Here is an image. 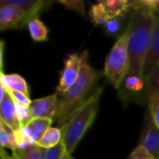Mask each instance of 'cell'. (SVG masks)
I'll return each instance as SVG.
<instances>
[{
    "mask_svg": "<svg viewBox=\"0 0 159 159\" xmlns=\"http://www.w3.org/2000/svg\"><path fill=\"white\" fill-rule=\"evenodd\" d=\"M129 67L128 50V33L125 30L110 50L104 65L103 75L116 89L126 77Z\"/></svg>",
    "mask_w": 159,
    "mask_h": 159,
    "instance_id": "4",
    "label": "cell"
},
{
    "mask_svg": "<svg viewBox=\"0 0 159 159\" xmlns=\"http://www.w3.org/2000/svg\"><path fill=\"white\" fill-rule=\"evenodd\" d=\"M102 3L112 18L126 17L131 11L129 0H104Z\"/></svg>",
    "mask_w": 159,
    "mask_h": 159,
    "instance_id": "15",
    "label": "cell"
},
{
    "mask_svg": "<svg viewBox=\"0 0 159 159\" xmlns=\"http://www.w3.org/2000/svg\"><path fill=\"white\" fill-rule=\"evenodd\" d=\"M89 17L96 25L102 27H103L112 19V17L107 12L102 1H99L98 3L91 6L89 10Z\"/></svg>",
    "mask_w": 159,
    "mask_h": 159,
    "instance_id": "18",
    "label": "cell"
},
{
    "mask_svg": "<svg viewBox=\"0 0 159 159\" xmlns=\"http://www.w3.org/2000/svg\"><path fill=\"white\" fill-rule=\"evenodd\" d=\"M4 48H5V42L1 41V48H0V61H1V72H3L4 67Z\"/></svg>",
    "mask_w": 159,
    "mask_h": 159,
    "instance_id": "32",
    "label": "cell"
},
{
    "mask_svg": "<svg viewBox=\"0 0 159 159\" xmlns=\"http://www.w3.org/2000/svg\"><path fill=\"white\" fill-rule=\"evenodd\" d=\"M0 30L20 29L27 25L29 19L26 13L15 5L0 1Z\"/></svg>",
    "mask_w": 159,
    "mask_h": 159,
    "instance_id": "7",
    "label": "cell"
},
{
    "mask_svg": "<svg viewBox=\"0 0 159 159\" xmlns=\"http://www.w3.org/2000/svg\"><path fill=\"white\" fill-rule=\"evenodd\" d=\"M0 83L9 90H15L29 95V88L25 79L18 74L0 73Z\"/></svg>",
    "mask_w": 159,
    "mask_h": 159,
    "instance_id": "13",
    "label": "cell"
},
{
    "mask_svg": "<svg viewBox=\"0 0 159 159\" xmlns=\"http://www.w3.org/2000/svg\"><path fill=\"white\" fill-rule=\"evenodd\" d=\"M0 144L1 148H8L12 152L17 150L14 130L0 119Z\"/></svg>",
    "mask_w": 159,
    "mask_h": 159,
    "instance_id": "19",
    "label": "cell"
},
{
    "mask_svg": "<svg viewBox=\"0 0 159 159\" xmlns=\"http://www.w3.org/2000/svg\"><path fill=\"white\" fill-rule=\"evenodd\" d=\"M0 119L14 131L22 128L16 114L14 102L12 101L8 92L7 95L0 101Z\"/></svg>",
    "mask_w": 159,
    "mask_h": 159,
    "instance_id": "11",
    "label": "cell"
},
{
    "mask_svg": "<svg viewBox=\"0 0 159 159\" xmlns=\"http://www.w3.org/2000/svg\"><path fill=\"white\" fill-rule=\"evenodd\" d=\"M62 131L61 128H49L42 138L35 143L44 149H50L61 143Z\"/></svg>",
    "mask_w": 159,
    "mask_h": 159,
    "instance_id": "17",
    "label": "cell"
},
{
    "mask_svg": "<svg viewBox=\"0 0 159 159\" xmlns=\"http://www.w3.org/2000/svg\"><path fill=\"white\" fill-rule=\"evenodd\" d=\"M66 155L68 154L65 151L64 145L61 143L59 145L46 150L45 159H64Z\"/></svg>",
    "mask_w": 159,
    "mask_h": 159,
    "instance_id": "27",
    "label": "cell"
},
{
    "mask_svg": "<svg viewBox=\"0 0 159 159\" xmlns=\"http://www.w3.org/2000/svg\"><path fill=\"white\" fill-rule=\"evenodd\" d=\"M148 86V95L152 92H158L159 93V64L152 73L151 76L147 80Z\"/></svg>",
    "mask_w": 159,
    "mask_h": 159,
    "instance_id": "29",
    "label": "cell"
},
{
    "mask_svg": "<svg viewBox=\"0 0 159 159\" xmlns=\"http://www.w3.org/2000/svg\"><path fill=\"white\" fill-rule=\"evenodd\" d=\"M59 96L57 93L49 96L32 101L29 108L33 118H48L55 119L57 115Z\"/></svg>",
    "mask_w": 159,
    "mask_h": 159,
    "instance_id": "9",
    "label": "cell"
},
{
    "mask_svg": "<svg viewBox=\"0 0 159 159\" xmlns=\"http://www.w3.org/2000/svg\"><path fill=\"white\" fill-rule=\"evenodd\" d=\"M14 137H15L17 150L25 149V148H28V147L35 144V143L34 142L32 137L28 134V132L26 131V129L23 127L21 129H20L19 130L14 131Z\"/></svg>",
    "mask_w": 159,
    "mask_h": 159,
    "instance_id": "22",
    "label": "cell"
},
{
    "mask_svg": "<svg viewBox=\"0 0 159 159\" xmlns=\"http://www.w3.org/2000/svg\"><path fill=\"white\" fill-rule=\"evenodd\" d=\"M159 7V0H131L130 9L143 10L152 13L156 16V13Z\"/></svg>",
    "mask_w": 159,
    "mask_h": 159,
    "instance_id": "21",
    "label": "cell"
},
{
    "mask_svg": "<svg viewBox=\"0 0 159 159\" xmlns=\"http://www.w3.org/2000/svg\"><path fill=\"white\" fill-rule=\"evenodd\" d=\"M140 145L143 146L154 157L159 159V129L149 111L145 114Z\"/></svg>",
    "mask_w": 159,
    "mask_h": 159,
    "instance_id": "8",
    "label": "cell"
},
{
    "mask_svg": "<svg viewBox=\"0 0 159 159\" xmlns=\"http://www.w3.org/2000/svg\"><path fill=\"white\" fill-rule=\"evenodd\" d=\"M7 3L15 5L21 8L27 15L29 20L33 17L38 16L39 12L53 4L48 0H5Z\"/></svg>",
    "mask_w": 159,
    "mask_h": 159,
    "instance_id": "12",
    "label": "cell"
},
{
    "mask_svg": "<svg viewBox=\"0 0 159 159\" xmlns=\"http://www.w3.org/2000/svg\"><path fill=\"white\" fill-rule=\"evenodd\" d=\"M155 22L156 16L152 13L139 9H133L129 12V19L126 28L129 57V67L127 75L142 76Z\"/></svg>",
    "mask_w": 159,
    "mask_h": 159,
    "instance_id": "1",
    "label": "cell"
},
{
    "mask_svg": "<svg viewBox=\"0 0 159 159\" xmlns=\"http://www.w3.org/2000/svg\"><path fill=\"white\" fill-rule=\"evenodd\" d=\"M159 64V19L156 18L155 27L150 42V46L144 60L143 68V78L147 82L154 70Z\"/></svg>",
    "mask_w": 159,
    "mask_h": 159,
    "instance_id": "10",
    "label": "cell"
},
{
    "mask_svg": "<svg viewBox=\"0 0 159 159\" xmlns=\"http://www.w3.org/2000/svg\"><path fill=\"white\" fill-rule=\"evenodd\" d=\"M127 159H154V157L143 146L138 145Z\"/></svg>",
    "mask_w": 159,
    "mask_h": 159,
    "instance_id": "30",
    "label": "cell"
},
{
    "mask_svg": "<svg viewBox=\"0 0 159 159\" xmlns=\"http://www.w3.org/2000/svg\"><path fill=\"white\" fill-rule=\"evenodd\" d=\"M27 27L30 33V35L34 41L42 42L48 39V29L45 23L39 19L38 16L33 17L27 23Z\"/></svg>",
    "mask_w": 159,
    "mask_h": 159,
    "instance_id": "16",
    "label": "cell"
},
{
    "mask_svg": "<svg viewBox=\"0 0 159 159\" xmlns=\"http://www.w3.org/2000/svg\"><path fill=\"white\" fill-rule=\"evenodd\" d=\"M46 150L37 144H34L25 149L16 150L13 153H15L18 159H45Z\"/></svg>",
    "mask_w": 159,
    "mask_h": 159,
    "instance_id": "20",
    "label": "cell"
},
{
    "mask_svg": "<svg viewBox=\"0 0 159 159\" xmlns=\"http://www.w3.org/2000/svg\"><path fill=\"white\" fill-rule=\"evenodd\" d=\"M0 157H1L2 159H18V157L15 155V153H13V152H12L11 156L7 155V153L5 151V148H1V156Z\"/></svg>",
    "mask_w": 159,
    "mask_h": 159,
    "instance_id": "31",
    "label": "cell"
},
{
    "mask_svg": "<svg viewBox=\"0 0 159 159\" xmlns=\"http://www.w3.org/2000/svg\"><path fill=\"white\" fill-rule=\"evenodd\" d=\"M82 61V53L72 52L66 55L63 61V68L61 71L59 83L55 92L57 93L59 98L61 97L68 90V89L77 80L81 71Z\"/></svg>",
    "mask_w": 159,
    "mask_h": 159,
    "instance_id": "6",
    "label": "cell"
},
{
    "mask_svg": "<svg viewBox=\"0 0 159 159\" xmlns=\"http://www.w3.org/2000/svg\"><path fill=\"white\" fill-rule=\"evenodd\" d=\"M53 120L48 118H33L31 122L23 128L36 143L46 133V131L51 128L50 126Z\"/></svg>",
    "mask_w": 159,
    "mask_h": 159,
    "instance_id": "14",
    "label": "cell"
},
{
    "mask_svg": "<svg viewBox=\"0 0 159 159\" xmlns=\"http://www.w3.org/2000/svg\"><path fill=\"white\" fill-rule=\"evenodd\" d=\"M60 4H61L66 9L75 11L82 16L86 15L85 2L82 0H59Z\"/></svg>",
    "mask_w": 159,
    "mask_h": 159,
    "instance_id": "26",
    "label": "cell"
},
{
    "mask_svg": "<svg viewBox=\"0 0 159 159\" xmlns=\"http://www.w3.org/2000/svg\"><path fill=\"white\" fill-rule=\"evenodd\" d=\"M156 18L159 19V7L158 9H157V13H156Z\"/></svg>",
    "mask_w": 159,
    "mask_h": 159,
    "instance_id": "34",
    "label": "cell"
},
{
    "mask_svg": "<svg viewBox=\"0 0 159 159\" xmlns=\"http://www.w3.org/2000/svg\"><path fill=\"white\" fill-rule=\"evenodd\" d=\"M148 107L149 113L159 129V93L152 92L148 95Z\"/></svg>",
    "mask_w": 159,
    "mask_h": 159,
    "instance_id": "23",
    "label": "cell"
},
{
    "mask_svg": "<svg viewBox=\"0 0 159 159\" xmlns=\"http://www.w3.org/2000/svg\"><path fill=\"white\" fill-rule=\"evenodd\" d=\"M7 92H8L9 96L11 97L12 101L15 103H19V104L23 105V106H26V107H29L30 106L32 101L30 100L29 95H26V94H24L22 92H20V91L9 90V89H7Z\"/></svg>",
    "mask_w": 159,
    "mask_h": 159,
    "instance_id": "28",
    "label": "cell"
},
{
    "mask_svg": "<svg viewBox=\"0 0 159 159\" xmlns=\"http://www.w3.org/2000/svg\"><path fill=\"white\" fill-rule=\"evenodd\" d=\"M14 106H15V110H16L18 119L21 125V127H25L33 119L30 108L23 106V105H20L19 103H15V102H14Z\"/></svg>",
    "mask_w": 159,
    "mask_h": 159,
    "instance_id": "25",
    "label": "cell"
},
{
    "mask_svg": "<svg viewBox=\"0 0 159 159\" xmlns=\"http://www.w3.org/2000/svg\"><path fill=\"white\" fill-rule=\"evenodd\" d=\"M117 92L119 99L125 103L135 102L143 104L148 102V86L142 76L127 75Z\"/></svg>",
    "mask_w": 159,
    "mask_h": 159,
    "instance_id": "5",
    "label": "cell"
},
{
    "mask_svg": "<svg viewBox=\"0 0 159 159\" xmlns=\"http://www.w3.org/2000/svg\"><path fill=\"white\" fill-rule=\"evenodd\" d=\"M82 55L83 61L77 80L59 98L55 119L60 128H62L69 121L76 109L89 99L96 89L97 82L101 76L100 72L95 70L89 62L88 51H83Z\"/></svg>",
    "mask_w": 159,
    "mask_h": 159,
    "instance_id": "2",
    "label": "cell"
},
{
    "mask_svg": "<svg viewBox=\"0 0 159 159\" xmlns=\"http://www.w3.org/2000/svg\"><path fill=\"white\" fill-rule=\"evenodd\" d=\"M64 159H75V158H73V157H71V155H66V156H65V157H64Z\"/></svg>",
    "mask_w": 159,
    "mask_h": 159,
    "instance_id": "33",
    "label": "cell"
},
{
    "mask_svg": "<svg viewBox=\"0 0 159 159\" xmlns=\"http://www.w3.org/2000/svg\"><path fill=\"white\" fill-rule=\"evenodd\" d=\"M126 17H119V18H112L102 28L106 34L110 36H115L118 33H120L122 29V21L125 20Z\"/></svg>",
    "mask_w": 159,
    "mask_h": 159,
    "instance_id": "24",
    "label": "cell"
},
{
    "mask_svg": "<svg viewBox=\"0 0 159 159\" xmlns=\"http://www.w3.org/2000/svg\"><path fill=\"white\" fill-rule=\"evenodd\" d=\"M102 93V88H96L89 99L76 109L69 121L61 128L62 131L61 143L68 155H71L75 151L77 144L93 123L98 112Z\"/></svg>",
    "mask_w": 159,
    "mask_h": 159,
    "instance_id": "3",
    "label": "cell"
}]
</instances>
